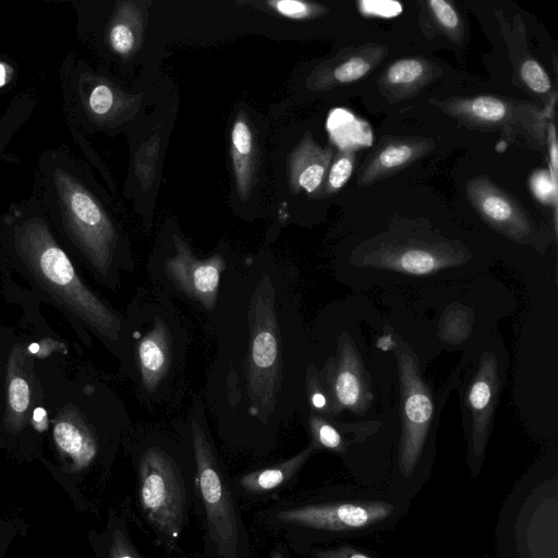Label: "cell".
Masks as SVG:
<instances>
[{
  "label": "cell",
  "mask_w": 558,
  "mask_h": 558,
  "mask_svg": "<svg viewBox=\"0 0 558 558\" xmlns=\"http://www.w3.org/2000/svg\"><path fill=\"white\" fill-rule=\"evenodd\" d=\"M9 405L13 413L23 414L29 404V387L22 377L11 379L8 388Z\"/></svg>",
  "instance_id": "cell-28"
},
{
  "label": "cell",
  "mask_w": 558,
  "mask_h": 558,
  "mask_svg": "<svg viewBox=\"0 0 558 558\" xmlns=\"http://www.w3.org/2000/svg\"><path fill=\"white\" fill-rule=\"evenodd\" d=\"M174 254L166 258L163 271L170 282L187 298L213 310L217 300L220 276L226 267L225 259L216 254L198 258L189 246L173 235Z\"/></svg>",
  "instance_id": "cell-11"
},
{
  "label": "cell",
  "mask_w": 558,
  "mask_h": 558,
  "mask_svg": "<svg viewBox=\"0 0 558 558\" xmlns=\"http://www.w3.org/2000/svg\"><path fill=\"white\" fill-rule=\"evenodd\" d=\"M145 23L144 3L117 2L105 33L110 50L122 59H128L136 53L143 44Z\"/></svg>",
  "instance_id": "cell-13"
},
{
  "label": "cell",
  "mask_w": 558,
  "mask_h": 558,
  "mask_svg": "<svg viewBox=\"0 0 558 558\" xmlns=\"http://www.w3.org/2000/svg\"><path fill=\"white\" fill-rule=\"evenodd\" d=\"M326 128L330 140L342 150L366 147L373 143L369 124L343 108L329 112Z\"/></svg>",
  "instance_id": "cell-18"
},
{
  "label": "cell",
  "mask_w": 558,
  "mask_h": 558,
  "mask_svg": "<svg viewBox=\"0 0 558 558\" xmlns=\"http://www.w3.org/2000/svg\"><path fill=\"white\" fill-rule=\"evenodd\" d=\"M332 415L342 410L364 415L373 401L369 378L361 355L347 332L338 341V354L324 368L323 384Z\"/></svg>",
  "instance_id": "cell-8"
},
{
  "label": "cell",
  "mask_w": 558,
  "mask_h": 558,
  "mask_svg": "<svg viewBox=\"0 0 558 558\" xmlns=\"http://www.w3.org/2000/svg\"><path fill=\"white\" fill-rule=\"evenodd\" d=\"M160 144V132L157 131L142 143L135 155L134 171L144 192H148L154 183Z\"/></svg>",
  "instance_id": "cell-21"
},
{
  "label": "cell",
  "mask_w": 558,
  "mask_h": 558,
  "mask_svg": "<svg viewBox=\"0 0 558 558\" xmlns=\"http://www.w3.org/2000/svg\"><path fill=\"white\" fill-rule=\"evenodd\" d=\"M7 68L4 64L0 62V86H2L7 81Z\"/></svg>",
  "instance_id": "cell-37"
},
{
  "label": "cell",
  "mask_w": 558,
  "mask_h": 558,
  "mask_svg": "<svg viewBox=\"0 0 558 558\" xmlns=\"http://www.w3.org/2000/svg\"><path fill=\"white\" fill-rule=\"evenodd\" d=\"M135 343V364L143 389L155 392L170 376L174 362V338L165 318L155 316L145 331H140Z\"/></svg>",
  "instance_id": "cell-12"
},
{
  "label": "cell",
  "mask_w": 558,
  "mask_h": 558,
  "mask_svg": "<svg viewBox=\"0 0 558 558\" xmlns=\"http://www.w3.org/2000/svg\"><path fill=\"white\" fill-rule=\"evenodd\" d=\"M270 558H284L283 554L276 550L272 553L271 557Z\"/></svg>",
  "instance_id": "cell-38"
},
{
  "label": "cell",
  "mask_w": 558,
  "mask_h": 558,
  "mask_svg": "<svg viewBox=\"0 0 558 558\" xmlns=\"http://www.w3.org/2000/svg\"><path fill=\"white\" fill-rule=\"evenodd\" d=\"M314 448L322 447L332 451H342L345 447L341 432L326 417L314 413L308 421Z\"/></svg>",
  "instance_id": "cell-22"
},
{
  "label": "cell",
  "mask_w": 558,
  "mask_h": 558,
  "mask_svg": "<svg viewBox=\"0 0 558 558\" xmlns=\"http://www.w3.org/2000/svg\"><path fill=\"white\" fill-rule=\"evenodd\" d=\"M501 387L499 364L493 352H485L469 378L463 395V414L468 418L472 452L482 457L492 429Z\"/></svg>",
  "instance_id": "cell-10"
},
{
  "label": "cell",
  "mask_w": 558,
  "mask_h": 558,
  "mask_svg": "<svg viewBox=\"0 0 558 558\" xmlns=\"http://www.w3.org/2000/svg\"><path fill=\"white\" fill-rule=\"evenodd\" d=\"M380 264L404 274L426 275L451 265L452 260L427 250L409 248L385 257Z\"/></svg>",
  "instance_id": "cell-20"
},
{
  "label": "cell",
  "mask_w": 558,
  "mask_h": 558,
  "mask_svg": "<svg viewBox=\"0 0 558 558\" xmlns=\"http://www.w3.org/2000/svg\"><path fill=\"white\" fill-rule=\"evenodd\" d=\"M38 198L50 220L99 272L107 274L118 234L102 203L69 155L50 149L40 156Z\"/></svg>",
  "instance_id": "cell-2"
},
{
  "label": "cell",
  "mask_w": 558,
  "mask_h": 558,
  "mask_svg": "<svg viewBox=\"0 0 558 558\" xmlns=\"http://www.w3.org/2000/svg\"><path fill=\"white\" fill-rule=\"evenodd\" d=\"M400 384L401 437L399 468L411 476L422 457L436 418L433 395L422 378L417 359L403 340L395 343Z\"/></svg>",
  "instance_id": "cell-6"
},
{
  "label": "cell",
  "mask_w": 558,
  "mask_h": 558,
  "mask_svg": "<svg viewBox=\"0 0 558 558\" xmlns=\"http://www.w3.org/2000/svg\"><path fill=\"white\" fill-rule=\"evenodd\" d=\"M274 301L270 279L263 277L248 312L250 344L244 373L248 413L262 421L274 414L281 389L282 351Z\"/></svg>",
  "instance_id": "cell-4"
},
{
  "label": "cell",
  "mask_w": 558,
  "mask_h": 558,
  "mask_svg": "<svg viewBox=\"0 0 558 558\" xmlns=\"http://www.w3.org/2000/svg\"><path fill=\"white\" fill-rule=\"evenodd\" d=\"M316 558H371L364 553L351 547H336L324 550H318L315 554Z\"/></svg>",
  "instance_id": "cell-36"
},
{
  "label": "cell",
  "mask_w": 558,
  "mask_h": 558,
  "mask_svg": "<svg viewBox=\"0 0 558 558\" xmlns=\"http://www.w3.org/2000/svg\"><path fill=\"white\" fill-rule=\"evenodd\" d=\"M357 4L363 14L385 19L395 17L403 10L401 3L391 0H363Z\"/></svg>",
  "instance_id": "cell-29"
},
{
  "label": "cell",
  "mask_w": 558,
  "mask_h": 558,
  "mask_svg": "<svg viewBox=\"0 0 558 558\" xmlns=\"http://www.w3.org/2000/svg\"><path fill=\"white\" fill-rule=\"evenodd\" d=\"M523 82L535 93L544 94L551 87L545 70L533 59L525 60L520 69Z\"/></svg>",
  "instance_id": "cell-26"
},
{
  "label": "cell",
  "mask_w": 558,
  "mask_h": 558,
  "mask_svg": "<svg viewBox=\"0 0 558 558\" xmlns=\"http://www.w3.org/2000/svg\"><path fill=\"white\" fill-rule=\"evenodd\" d=\"M371 65L364 58H352L337 66L333 71L335 78L340 83H349L364 76Z\"/></svg>",
  "instance_id": "cell-31"
},
{
  "label": "cell",
  "mask_w": 558,
  "mask_h": 558,
  "mask_svg": "<svg viewBox=\"0 0 558 558\" xmlns=\"http://www.w3.org/2000/svg\"><path fill=\"white\" fill-rule=\"evenodd\" d=\"M412 155V148L408 145L389 146L379 154L378 163L384 169H391L409 161Z\"/></svg>",
  "instance_id": "cell-32"
},
{
  "label": "cell",
  "mask_w": 558,
  "mask_h": 558,
  "mask_svg": "<svg viewBox=\"0 0 558 558\" xmlns=\"http://www.w3.org/2000/svg\"><path fill=\"white\" fill-rule=\"evenodd\" d=\"M2 125V123L0 124V126Z\"/></svg>",
  "instance_id": "cell-39"
},
{
  "label": "cell",
  "mask_w": 558,
  "mask_h": 558,
  "mask_svg": "<svg viewBox=\"0 0 558 558\" xmlns=\"http://www.w3.org/2000/svg\"><path fill=\"white\" fill-rule=\"evenodd\" d=\"M64 99L71 119L112 129L134 118L142 94H128L109 78L71 61L64 74Z\"/></svg>",
  "instance_id": "cell-7"
},
{
  "label": "cell",
  "mask_w": 558,
  "mask_h": 558,
  "mask_svg": "<svg viewBox=\"0 0 558 558\" xmlns=\"http://www.w3.org/2000/svg\"><path fill=\"white\" fill-rule=\"evenodd\" d=\"M531 187L534 195L544 203H556L557 182L545 170L535 172L531 178Z\"/></svg>",
  "instance_id": "cell-30"
},
{
  "label": "cell",
  "mask_w": 558,
  "mask_h": 558,
  "mask_svg": "<svg viewBox=\"0 0 558 558\" xmlns=\"http://www.w3.org/2000/svg\"><path fill=\"white\" fill-rule=\"evenodd\" d=\"M110 558H145L121 531H116L110 546Z\"/></svg>",
  "instance_id": "cell-35"
},
{
  "label": "cell",
  "mask_w": 558,
  "mask_h": 558,
  "mask_svg": "<svg viewBox=\"0 0 558 558\" xmlns=\"http://www.w3.org/2000/svg\"><path fill=\"white\" fill-rule=\"evenodd\" d=\"M423 72L422 63L414 59L400 60L388 70V80L393 84L415 81Z\"/></svg>",
  "instance_id": "cell-27"
},
{
  "label": "cell",
  "mask_w": 558,
  "mask_h": 558,
  "mask_svg": "<svg viewBox=\"0 0 558 558\" xmlns=\"http://www.w3.org/2000/svg\"><path fill=\"white\" fill-rule=\"evenodd\" d=\"M231 159L239 196L245 201L256 181L259 147L243 112H239L231 130Z\"/></svg>",
  "instance_id": "cell-15"
},
{
  "label": "cell",
  "mask_w": 558,
  "mask_h": 558,
  "mask_svg": "<svg viewBox=\"0 0 558 558\" xmlns=\"http://www.w3.org/2000/svg\"><path fill=\"white\" fill-rule=\"evenodd\" d=\"M428 4L441 25L450 29L458 27L459 16L449 2L445 0H432Z\"/></svg>",
  "instance_id": "cell-34"
},
{
  "label": "cell",
  "mask_w": 558,
  "mask_h": 558,
  "mask_svg": "<svg viewBox=\"0 0 558 558\" xmlns=\"http://www.w3.org/2000/svg\"><path fill=\"white\" fill-rule=\"evenodd\" d=\"M472 199L481 215L506 234L521 240L531 232L525 217L501 192L478 185L472 190Z\"/></svg>",
  "instance_id": "cell-16"
},
{
  "label": "cell",
  "mask_w": 558,
  "mask_h": 558,
  "mask_svg": "<svg viewBox=\"0 0 558 558\" xmlns=\"http://www.w3.org/2000/svg\"><path fill=\"white\" fill-rule=\"evenodd\" d=\"M393 507L384 501L332 502L306 505L280 510L276 520L282 524L319 531H354L386 520Z\"/></svg>",
  "instance_id": "cell-9"
},
{
  "label": "cell",
  "mask_w": 558,
  "mask_h": 558,
  "mask_svg": "<svg viewBox=\"0 0 558 558\" xmlns=\"http://www.w3.org/2000/svg\"><path fill=\"white\" fill-rule=\"evenodd\" d=\"M313 450L314 447L311 445L288 460L246 473L240 477L239 486L251 495L265 494L280 488L296 474Z\"/></svg>",
  "instance_id": "cell-17"
},
{
  "label": "cell",
  "mask_w": 558,
  "mask_h": 558,
  "mask_svg": "<svg viewBox=\"0 0 558 558\" xmlns=\"http://www.w3.org/2000/svg\"><path fill=\"white\" fill-rule=\"evenodd\" d=\"M331 149L318 146L310 134L294 147L289 156V183L294 194L304 190L314 193L323 183L331 160Z\"/></svg>",
  "instance_id": "cell-14"
},
{
  "label": "cell",
  "mask_w": 558,
  "mask_h": 558,
  "mask_svg": "<svg viewBox=\"0 0 558 558\" xmlns=\"http://www.w3.org/2000/svg\"><path fill=\"white\" fill-rule=\"evenodd\" d=\"M48 222L37 194L11 209L4 226L17 257L54 301L101 336L118 340L119 318L81 282Z\"/></svg>",
  "instance_id": "cell-1"
},
{
  "label": "cell",
  "mask_w": 558,
  "mask_h": 558,
  "mask_svg": "<svg viewBox=\"0 0 558 558\" xmlns=\"http://www.w3.org/2000/svg\"><path fill=\"white\" fill-rule=\"evenodd\" d=\"M187 487L181 465L166 449L149 446L140 454V508L159 542L170 549L177 545L185 524Z\"/></svg>",
  "instance_id": "cell-5"
},
{
  "label": "cell",
  "mask_w": 558,
  "mask_h": 558,
  "mask_svg": "<svg viewBox=\"0 0 558 558\" xmlns=\"http://www.w3.org/2000/svg\"><path fill=\"white\" fill-rule=\"evenodd\" d=\"M269 10L290 20H307L318 15L323 8L299 0H269L265 3Z\"/></svg>",
  "instance_id": "cell-23"
},
{
  "label": "cell",
  "mask_w": 558,
  "mask_h": 558,
  "mask_svg": "<svg viewBox=\"0 0 558 558\" xmlns=\"http://www.w3.org/2000/svg\"><path fill=\"white\" fill-rule=\"evenodd\" d=\"M53 437L58 447L81 466L88 464L96 456L97 448L92 436L72 421H59Z\"/></svg>",
  "instance_id": "cell-19"
},
{
  "label": "cell",
  "mask_w": 558,
  "mask_h": 558,
  "mask_svg": "<svg viewBox=\"0 0 558 558\" xmlns=\"http://www.w3.org/2000/svg\"><path fill=\"white\" fill-rule=\"evenodd\" d=\"M310 403L317 412L332 415L327 392L316 373L308 378Z\"/></svg>",
  "instance_id": "cell-33"
},
{
  "label": "cell",
  "mask_w": 558,
  "mask_h": 558,
  "mask_svg": "<svg viewBox=\"0 0 558 558\" xmlns=\"http://www.w3.org/2000/svg\"><path fill=\"white\" fill-rule=\"evenodd\" d=\"M195 462V493L204 512L206 547L210 558H251L240 511L209 434L201 420L191 418Z\"/></svg>",
  "instance_id": "cell-3"
},
{
  "label": "cell",
  "mask_w": 558,
  "mask_h": 558,
  "mask_svg": "<svg viewBox=\"0 0 558 558\" xmlns=\"http://www.w3.org/2000/svg\"><path fill=\"white\" fill-rule=\"evenodd\" d=\"M353 171V156L349 153L339 154L330 166L327 187L329 192L341 189L350 179Z\"/></svg>",
  "instance_id": "cell-25"
},
{
  "label": "cell",
  "mask_w": 558,
  "mask_h": 558,
  "mask_svg": "<svg viewBox=\"0 0 558 558\" xmlns=\"http://www.w3.org/2000/svg\"><path fill=\"white\" fill-rule=\"evenodd\" d=\"M471 112L474 117L484 121H500L507 114L506 105L494 97H477L470 104Z\"/></svg>",
  "instance_id": "cell-24"
}]
</instances>
